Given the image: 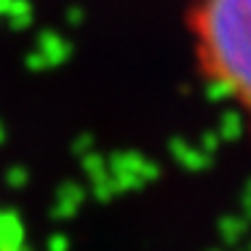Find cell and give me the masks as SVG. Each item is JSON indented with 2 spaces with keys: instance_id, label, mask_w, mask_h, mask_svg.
I'll use <instances>...</instances> for the list:
<instances>
[{
  "instance_id": "cell-1",
  "label": "cell",
  "mask_w": 251,
  "mask_h": 251,
  "mask_svg": "<svg viewBox=\"0 0 251 251\" xmlns=\"http://www.w3.org/2000/svg\"><path fill=\"white\" fill-rule=\"evenodd\" d=\"M195 40L208 80L249 104V0H198Z\"/></svg>"
}]
</instances>
